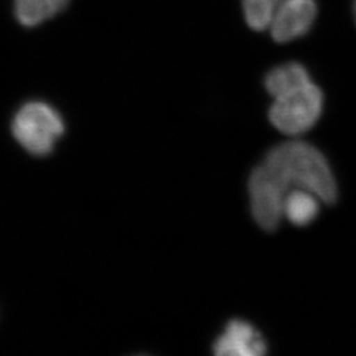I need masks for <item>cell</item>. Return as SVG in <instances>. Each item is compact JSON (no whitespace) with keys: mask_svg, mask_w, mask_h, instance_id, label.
<instances>
[{"mask_svg":"<svg viewBox=\"0 0 356 356\" xmlns=\"http://www.w3.org/2000/svg\"><path fill=\"white\" fill-rule=\"evenodd\" d=\"M309 82H312V78L304 65L288 63L269 70L264 79V86L269 95L275 99Z\"/></svg>","mask_w":356,"mask_h":356,"instance_id":"obj_7","label":"cell"},{"mask_svg":"<svg viewBox=\"0 0 356 356\" xmlns=\"http://www.w3.org/2000/svg\"><path fill=\"white\" fill-rule=\"evenodd\" d=\"M213 351L218 356H261L267 353V343L252 323L232 319L216 338Z\"/></svg>","mask_w":356,"mask_h":356,"instance_id":"obj_5","label":"cell"},{"mask_svg":"<svg viewBox=\"0 0 356 356\" xmlns=\"http://www.w3.org/2000/svg\"><path fill=\"white\" fill-rule=\"evenodd\" d=\"M323 110V92L312 81L275 98L269 108L273 127L288 136H300L317 124Z\"/></svg>","mask_w":356,"mask_h":356,"instance_id":"obj_2","label":"cell"},{"mask_svg":"<svg viewBox=\"0 0 356 356\" xmlns=\"http://www.w3.org/2000/svg\"><path fill=\"white\" fill-rule=\"evenodd\" d=\"M296 189L313 191L325 204L338 200L329 161L318 148L302 140L286 141L269 149L250 176V207L260 229H277L284 219V201Z\"/></svg>","mask_w":356,"mask_h":356,"instance_id":"obj_1","label":"cell"},{"mask_svg":"<svg viewBox=\"0 0 356 356\" xmlns=\"http://www.w3.org/2000/svg\"><path fill=\"white\" fill-rule=\"evenodd\" d=\"M321 204L323 202L313 191L296 189L286 195L282 206V216L294 226L305 227L317 219Z\"/></svg>","mask_w":356,"mask_h":356,"instance_id":"obj_6","label":"cell"},{"mask_svg":"<svg viewBox=\"0 0 356 356\" xmlns=\"http://www.w3.org/2000/svg\"><path fill=\"white\" fill-rule=\"evenodd\" d=\"M354 17H355V23H356V0L354 1Z\"/></svg>","mask_w":356,"mask_h":356,"instance_id":"obj_10","label":"cell"},{"mask_svg":"<svg viewBox=\"0 0 356 356\" xmlns=\"http://www.w3.org/2000/svg\"><path fill=\"white\" fill-rule=\"evenodd\" d=\"M17 20L26 26H35L63 11L67 0H13Z\"/></svg>","mask_w":356,"mask_h":356,"instance_id":"obj_8","label":"cell"},{"mask_svg":"<svg viewBox=\"0 0 356 356\" xmlns=\"http://www.w3.org/2000/svg\"><path fill=\"white\" fill-rule=\"evenodd\" d=\"M281 0H242L243 13L247 26L261 32L269 29Z\"/></svg>","mask_w":356,"mask_h":356,"instance_id":"obj_9","label":"cell"},{"mask_svg":"<svg viewBox=\"0 0 356 356\" xmlns=\"http://www.w3.org/2000/svg\"><path fill=\"white\" fill-rule=\"evenodd\" d=\"M318 15L316 0H281L269 26L276 42H289L302 38L314 24Z\"/></svg>","mask_w":356,"mask_h":356,"instance_id":"obj_4","label":"cell"},{"mask_svg":"<svg viewBox=\"0 0 356 356\" xmlns=\"http://www.w3.org/2000/svg\"><path fill=\"white\" fill-rule=\"evenodd\" d=\"M64 131L63 118L47 103H26L13 118L15 139L35 156L51 153Z\"/></svg>","mask_w":356,"mask_h":356,"instance_id":"obj_3","label":"cell"}]
</instances>
